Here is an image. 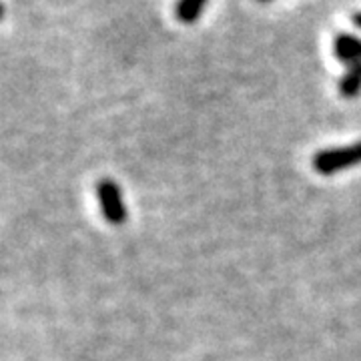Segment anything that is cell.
<instances>
[{"mask_svg":"<svg viewBox=\"0 0 361 361\" xmlns=\"http://www.w3.org/2000/svg\"><path fill=\"white\" fill-rule=\"evenodd\" d=\"M351 20H353V25L357 26V28H361V13L353 14V18H351Z\"/></svg>","mask_w":361,"mask_h":361,"instance_id":"8992f818","label":"cell"},{"mask_svg":"<svg viewBox=\"0 0 361 361\" xmlns=\"http://www.w3.org/2000/svg\"><path fill=\"white\" fill-rule=\"evenodd\" d=\"M259 2H269V0H259Z\"/></svg>","mask_w":361,"mask_h":361,"instance_id":"ba28073f","label":"cell"},{"mask_svg":"<svg viewBox=\"0 0 361 361\" xmlns=\"http://www.w3.org/2000/svg\"><path fill=\"white\" fill-rule=\"evenodd\" d=\"M339 92L345 99H353L361 92V65H355L349 68V73H345V77L341 78L339 82Z\"/></svg>","mask_w":361,"mask_h":361,"instance_id":"277c9868","label":"cell"},{"mask_svg":"<svg viewBox=\"0 0 361 361\" xmlns=\"http://www.w3.org/2000/svg\"><path fill=\"white\" fill-rule=\"evenodd\" d=\"M97 195H99V203H101V211H103L104 219L113 225H121L127 221V207L123 201V193L118 189L115 180L103 179L97 187Z\"/></svg>","mask_w":361,"mask_h":361,"instance_id":"7a4b0ae2","label":"cell"},{"mask_svg":"<svg viewBox=\"0 0 361 361\" xmlns=\"http://www.w3.org/2000/svg\"><path fill=\"white\" fill-rule=\"evenodd\" d=\"M334 52L337 61L348 65L349 68L361 65V39L353 35H337L334 40Z\"/></svg>","mask_w":361,"mask_h":361,"instance_id":"3957f363","label":"cell"},{"mask_svg":"<svg viewBox=\"0 0 361 361\" xmlns=\"http://www.w3.org/2000/svg\"><path fill=\"white\" fill-rule=\"evenodd\" d=\"M361 163V141L348 145V147H336V149H323L313 157V167L322 175H334L343 169L353 167Z\"/></svg>","mask_w":361,"mask_h":361,"instance_id":"6da1fadb","label":"cell"},{"mask_svg":"<svg viewBox=\"0 0 361 361\" xmlns=\"http://www.w3.org/2000/svg\"><path fill=\"white\" fill-rule=\"evenodd\" d=\"M2 14H4V8H2V4H0V18H2Z\"/></svg>","mask_w":361,"mask_h":361,"instance_id":"52a82bcc","label":"cell"},{"mask_svg":"<svg viewBox=\"0 0 361 361\" xmlns=\"http://www.w3.org/2000/svg\"><path fill=\"white\" fill-rule=\"evenodd\" d=\"M207 4V0H179L177 4V18L180 23H195L201 13H203V6Z\"/></svg>","mask_w":361,"mask_h":361,"instance_id":"5b68a950","label":"cell"}]
</instances>
